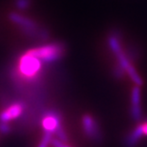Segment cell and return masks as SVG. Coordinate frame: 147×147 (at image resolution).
<instances>
[{
	"instance_id": "1",
	"label": "cell",
	"mask_w": 147,
	"mask_h": 147,
	"mask_svg": "<svg viewBox=\"0 0 147 147\" xmlns=\"http://www.w3.org/2000/svg\"><path fill=\"white\" fill-rule=\"evenodd\" d=\"M65 47L61 42H52L41 47H35L27 51V53L38 58L42 62H55L62 57Z\"/></svg>"
},
{
	"instance_id": "2",
	"label": "cell",
	"mask_w": 147,
	"mask_h": 147,
	"mask_svg": "<svg viewBox=\"0 0 147 147\" xmlns=\"http://www.w3.org/2000/svg\"><path fill=\"white\" fill-rule=\"evenodd\" d=\"M42 68V61L30 53H25L19 59L18 70L21 77L26 79H34Z\"/></svg>"
},
{
	"instance_id": "3",
	"label": "cell",
	"mask_w": 147,
	"mask_h": 147,
	"mask_svg": "<svg viewBox=\"0 0 147 147\" xmlns=\"http://www.w3.org/2000/svg\"><path fill=\"white\" fill-rule=\"evenodd\" d=\"M82 126L84 134L95 143H100L103 140L102 132L98 123L92 116L84 115L82 118Z\"/></svg>"
},
{
	"instance_id": "4",
	"label": "cell",
	"mask_w": 147,
	"mask_h": 147,
	"mask_svg": "<svg viewBox=\"0 0 147 147\" xmlns=\"http://www.w3.org/2000/svg\"><path fill=\"white\" fill-rule=\"evenodd\" d=\"M10 19L11 21H13L17 26L21 27V30L27 35L34 36L37 34V30H38L37 24L34 21H32L31 19L21 16L15 12L11 13Z\"/></svg>"
},
{
	"instance_id": "5",
	"label": "cell",
	"mask_w": 147,
	"mask_h": 147,
	"mask_svg": "<svg viewBox=\"0 0 147 147\" xmlns=\"http://www.w3.org/2000/svg\"><path fill=\"white\" fill-rule=\"evenodd\" d=\"M42 125L44 131L55 134L57 129L61 126V115L56 110H48L43 115Z\"/></svg>"
},
{
	"instance_id": "6",
	"label": "cell",
	"mask_w": 147,
	"mask_h": 147,
	"mask_svg": "<svg viewBox=\"0 0 147 147\" xmlns=\"http://www.w3.org/2000/svg\"><path fill=\"white\" fill-rule=\"evenodd\" d=\"M130 113L132 120L139 122L142 119V110L141 106V88L139 86H135L131 90Z\"/></svg>"
},
{
	"instance_id": "7",
	"label": "cell",
	"mask_w": 147,
	"mask_h": 147,
	"mask_svg": "<svg viewBox=\"0 0 147 147\" xmlns=\"http://www.w3.org/2000/svg\"><path fill=\"white\" fill-rule=\"evenodd\" d=\"M24 105L21 102H16L13 103L7 107V109L3 110L0 113V122L8 123L9 121L14 120L20 117L23 113Z\"/></svg>"
},
{
	"instance_id": "8",
	"label": "cell",
	"mask_w": 147,
	"mask_h": 147,
	"mask_svg": "<svg viewBox=\"0 0 147 147\" xmlns=\"http://www.w3.org/2000/svg\"><path fill=\"white\" fill-rule=\"evenodd\" d=\"M142 136H144L143 124L142 123H139L132 131L127 135L124 140V146L125 147H135L137 143L140 142Z\"/></svg>"
},
{
	"instance_id": "9",
	"label": "cell",
	"mask_w": 147,
	"mask_h": 147,
	"mask_svg": "<svg viewBox=\"0 0 147 147\" xmlns=\"http://www.w3.org/2000/svg\"><path fill=\"white\" fill-rule=\"evenodd\" d=\"M125 74H126L125 69L123 68V66L117 61L115 65V66H114V68H113V74H114V76L115 78H117V79H120L122 78H123Z\"/></svg>"
},
{
	"instance_id": "10",
	"label": "cell",
	"mask_w": 147,
	"mask_h": 147,
	"mask_svg": "<svg viewBox=\"0 0 147 147\" xmlns=\"http://www.w3.org/2000/svg\"><path fill=\"white\" fill-rule=\"evenodd\" d=\"M53 133L48 132V131H44V135L42 137L41 142L39 143L38 147H47L48 145L51 143V141L53 139Z\"/></svg>"
},
{
	"instance_id": "11",
	"label": "cell",
	"mask_w": 147,
	"mask_h": 147,
	"mask_svg": "<svg viewBox=\"0 0 147 147\" xmlns=\"http://www.w3.org/2000/svg\"><path fill=\"white\" fill-rule=\"evenodd\" d=\"M0 131L3 134H7L11 131V127L7 123L0 122Z\"/></svg>"
},
{
	"instance_id": "12",
	"label": "cell",
	"mask_w": 147,
	"mask_h": 147,
	"mask_svg": "<svg viewBox=\"0 0 147 147\" xmlns=\"http://www.w3.org/2000/svg\"><path fill=\"white\" fill-rule=\"evenodd\" d=\"M29 5H30V0H17L16 1V6L20 9L27 8Z\"/></svg>"
},
{
	"instance_id": "13",
	"label": "cell",
	"mask_w": 147,
	"mask_h": 147,
	"mask_svg": "<svg viewBox=\"0 0 147 147\" xmlns=\"http://www.w3.org/2000/svg\"><path fill=\"white\" fill-rule=\"evenodd\" d=\"M143 124V130H144V135L147 136V120L142 122Z\"/></svg>"
},
{
	"instance_id": "14",
	"label": "cell",
	"mask_w": 147,
	"mask_h": 147,
	"mask_svg": "<svg viewBox=\"0 0 147 147\" xmlns=\"http://www.w3.org/2000/svg\"><path fill=\"white\" fill-rule=\"evenodd\" d=\"M62 147H69V146H66V145H65V144H64L63 146H62Z\"/></svg>"
}]
</instances>
